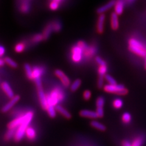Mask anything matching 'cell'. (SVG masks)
Wrapping results in <instances>:
<instances>
[{"label": "cell", "mask_w": 146, "mask_h": 146, "mask_svg": "<svg viewBox=\"0 0 146 146\" xmlns=\"http://www.w3.org/2000/svg\"><path fill=\"white\" fill-rule=\"evenodd\" d=\"M34 116V113L32 111H27L25 114V118L24 121L21 123V124L17 128L15 135L14 136L15 140L17 142H19L21 141L26 134V131L29 127L30 122H31Z\"/></svg>", "instance_id": "cell-1"}, {"label": "cell", "mask_w": 146, "mask_h": 146, "mask_svg": "<svg viewBox=\"0 0 146 146\" xmlns=\"http://www.w3.org/2000/svg\"><path fill=\"white\" fill-rule=\"evenodd\" d=\"M129 48L130 51L140 57H146V49L144 46L138 40L135 38L130 39L129 41Z\"/></svg>", "instance_id": "cell-2"}, {"label": "cell", "mask_w": 146, "mask_h": 146, "mask_svg": "<svg viewBox=\"0 0 146 146\" xmlns=\"http://www.w3.org/2000/svg\"><path fill=\"white\" fill-rule=\"evenodd\" d=\"M46 96L49 106H56L64 99V93L61 89L56 88L54 89L51 93Z\"/></svg>", "instance_id": "cell-3"}, {"label": "cell", "mask_w": 146, "mask_h": 146, "mask_svg": "<svg viewBox=\"0 0 146 146\" xmlns=\"http://www.w3.org/2000/svg\"><path fill=\"white\" fill-rule=\"evenodd\" d=\"M104 90L108 93H115L119 95H125L128 93V90L122 85L108 84L104 86Z\"/></svg>", "instance_id": "cell-4"}, {"label": "cell", "mask_w": 146, "mask_h": 146, "mask_svg": "<svg viewBox=\"0 0 146 146\" xmlns=\"http://www.w3.org/2000/svg\"><path fill=\"white\" fill-rule=\"evenodd\" d=\"M84 50L78 45L74 46L72 49V59L76 63L81 61L82 58V52Z\"/></svg>", "instance_id": "cell-5"}, {"label": "cell", "mask_w": 146, "mask_h": 146, "mask_svg": "<svg viewBox=\"0 0 146 146\" xmlns=\"http://www.w3.org/2000/svg\"><path fill=\"white\" fill-rule=\"evenodd\" d=\"M38 94L40 104L41 106H42V108L44 110H47L49 107L47 96L44 93V91L42 88L38 89Z\"/></svg>", "instance_id": "cell-6"}, {"label": "cell", "mask_w": 146, "mask_h": 146, "mask_svg": "<svg viewBox=\"0 0 146 146\" xmlns=\"http://www.w3.org/2000/svg\"><path fill=\"white\" fill-rule=\"evenodd\" d=\"M25 118V114L14 119L13 121L9 123L7 125L8 128L9 129H17V128L19 127L21 124V123L24 121Z\"/></svg>", "instance_id": "cell-7"}, {"label": "cell", "mask_w": 146, "mask_h": 146, "mask_svg": "<svg viewBox=\"0 0 146 146\" xmlns=\"http://www.w3.org/2000/svg\"><path fill=\"white\" fill-rule=\"evenodd\" d=\"M55 74H56V75L60 79L63 85L65 86V87H68V86H70V80L63 71H62L61 70H57L55 71Z\"/></svg>", "instance_id": "cell-8"}, {"label": "cell", "mask_w": 146, "mask_h": 146, "mask_svg": "<svg viewBox=\"0 0 146 146\" xmlns=\"http://www.w3.org/2000/svg\"><path fill=\"white\" fill-rule=\"evenodd\" d=\"M20 97L18 95L15 96L14 97L11 98V100L9 101L7 104H6L3 108L1 111L3 113H6L9 110H10V109L12 108V107L14 106V105L20 100Z\"/></svg>", "instance_id": "cell-9"}, {"label": "cell", "mask_w": 146, "mask_h": 146, "mask_svg": "<svg viewBox=\"0 0 146 146\" xmlns=\"http://www.w3.org/2000/svg\"><path fill=\"white\" fill-rule=\"evenodd\" d=\"M115 3H116L115 0H111L110 1H109L108 3L105 4L104 6L99 7L97 9V13H99V14H102V13H105L107 11H108L109 9L112 8L113 6H115Z\"/></svg>", "instance_id": "cell-10"}, {"label": "cell", "mask_w": 146, "mask_h": 146, "mask_svg": "<svg viewBox=\"0 0 146 146\" xmlns=\"http://www.w3.org/2000/svg\"><path fill=\"white\" fill-rule=\"evenodd\" d=\"M1 88L4 91L7 96L10 98H12L15 96L14 94H13V91L11 87V86L9 85V84L6 82H3L1 84Z\"/></svg>", "instance_id": "cell-11"}, {"label": "cell", "mask_w": 146, "mask_h": 146, "mask_svg": "<svg viewBox=\"0 0 146 146\" xmlns=\"http://www.w3.org/2000/svg\"><path fill=\"white\" fill-rule=\"evenodd\" d=\"M80 115L82 117L92 118V119L99 117L96 111H91V110H83L80 111Z\"/></svg>", "instance_id": "cell-12"}, {"label": "cell", "mask_w": 146, "mask_h": 146, "mask_svg": "<svg viewBox=\"0 0 146 146\" xmlns=\"http://www.w3.org/2000/svg\"><path fill=\"white\" fill-rule=\"evenodd\" d=\"M106 20V15L104 13L100 14L98 17V23H97V29L98 33L101 34L104 31V22Z\"/></svg>", "instance_id": "cell-13"}, {"label": "cell", "mask_w": 146, "mask_h": 146, "mask_svg": "<svg viewBox=\"0 0 146 146\" xmlns=\"http://www.w3.org/2000/svg\"><path fill=\"white\" fill-rule=\"evenodd\" d=\"M111 27L113 30H117L119 27V20H118V15L115 12L111 13Z\"/></svg>", "instance_id": "cell-14"}, {"label": "cell", "mask_w": 146, "mask_h": 146, "mask_svg": "<svg viewBox=\"0 0 146 146\" xmlns=\"http://www.w3.org/2000/svg\"><path fill=\"white\" fill-rule=\"evenodd\" d=\"M33 78L34 80L41 79V76L43 74L44 72V70L43 68L39 66H34L33 68Z\"/></svg>", "instance_id": "cell-15"}, {"label": "cell", "mask_w": 146, "mask_h": 146, "mask_svg": "<svg viewBox=\"0 0 146 146\" xmlns=\"http://www.w3.org/2000/svg\"><path fill=\"white\" fill-rule=\"evenodd\" d=\"M115 12L118 15H121L123 11H124V4L122 0H117L116 1L115 5Z\"/></svg>", "instance_id": "cell-16"}, {"label": "cell", "mask_w": 146, "mask_h": 146, "mask_svg": "<svg viewBox=\"0 0 146 146\" xmlns=\"http://www.w3.org/2000/svg\"><path fill=\"white\" fill-rule=\"evenodd\" d=\"M26 135L29 139L33 141L36 137V131L33 127H28L26 131Z\"/></svg>", "instance_id": "cell-17"}, {"label": "cell", "mask_w": 146, "mask_h": 146, "mask_svg": "<svg viewBox=\"0 0 146 146\" xmlns=\"http://www.w3.org/2000/svg\"><path fill=\"white\" fill-rule=\"evenodd\" d=\"M52 31H54V29L52 27V24L51 23H49L46 26L43 31V35L44 36V39H47L49 36L50 34H51V33H52Z\"/></svg>", "instance_id": "cell-18"}, {"label": "cell", "mask_w": 146, "mask_h": 146, "mask_svg": "<svg viewBox=\"0 0 146 146\" xmlns=\"http://www.w3.org/2000/svg\"><path fill=\"white\" fill-rule=\"evenodd\" d=\"M56 110L58 112L60 113L62 115H63L64 117H65L67 119H70L71 117V114L68 112L65 108H64L62 106H58L56 107Z\"/></svg>", "instance_id": "cell-19"}, {"label": "cell", "mask_w": 146, "mask_h": 146, "mask_svg": "<svg viewBox=\"0 0 146 146\" xmlns=\"http://www.w3.org/2000/svg\"><path fill=\"white\" fill-rule=\"evenodd\" d=\"M91 125L93 127L95 128V129H96L100 131H102L106 130V127L105 126L104 124H101V123H100L98 121H92L91 122Z\"/></svg>", "instance_id": "cell-20"}, {"label": "cell", "mask_w": 146, "mask_h": 146, "mask_svg": "<svg viewBox=\"0 0 146 146\" xmlns=\"http://www.w3.org/2000/svg\"><path fill=\"white\" fill-rule=\"evenodd\" d=\"M25 71L26 73V76L27 77H28V79L34 80L33 68H31V66L29 65V64H26L25 65Z\"/></svg>", "instance_id": "cell-21"}, {"label": "cell", "mask_w": 146, "mask_h": 146, "mask_svg": "<svg viewBox=\"0 0 146 146\" xmlns=\"http://www.w3.org/2000/svg\"><path fill=\"white\" fill-rule=\"evenodd\" d=\"M15 129H9V130L6 132L5 136H4V138H5L6 141L11 139L13 136H15L16 133Z\"/></svg>", "instance_id": "cell-22"}, {"label": "cell", "mask_w": 146, "mask_h": 146, "mask_svg": "<svg viewBox=\"0 0 146 146\" xmlns=\"http://www.w3.org/2000/svg\"><path fill=\"white\" fill-rule=\"evenodd\" d=\"M144 143V138L143 136H138L136 138L132 143L133 146H141Z\"/></svg>", "instance_id": "cell-23"}, {"label": "cell", "mask_w": 146, "mask_h": 146, "mask_svg": "<svg viewBox=\"0 0 146 146\" xmlns=\"http://www.w3.org/2000/svg\"><path fill=\"white\" fill-rule=\"evenodd\" d=\"M81 85V80L80 79H76L71 85V90L72 91H75L78 89Z\"/></svg>", "instance_id": "cell-24"}, {"label": "cell", "mask_w": 146, "mask_h": 146, "mask_svg": "<svg viewBox=\"0 0 146 146\" xmlns=\"http://www.w3.org/2000/svg\"><path fill=\"white\" fill-rule=\"evenodd\" d=\"M56 108H54V106H49L47 109V111H48V115H49V116L54 118L56 117Z\"/></svg>", "instance_id": "cell-25"}, {"label": "cell", "mask_w": 146, "mask_h": 146, "mask_svg": "<svg viewBox=\"0 0 146 146\" xmlns=\"http://www.w3.org/2000/svg\"><path fill=\"white\" fill-rule=\"evenodd\" d=\"M122 120L125 124H129L131 120V116L130 114L127 112L124 113L122 116Z\"/></svg>", "instance_id": "cell-26"}, {"label": "cell", "mask_w": 146, "mask_h": 146, "mask_svg": "<svg viewBox=\"0 0 146 146\" xmlns=\"http://www.w3.org/2000/svg\"><path fill=\"white\" fill-rule=\"evenodd\" d=\"M113 106L116 109H119L123 106V101L120 99H116L113 100Z\"/></svg>", "instance_id": "cell-27"}, {"label": "cell", "mask_w": 146, "mask_h": 146, "mask_svg": "<svg viewBox=\"0 0 146 146\" xmlns=\"http://www.w3.org/2000/svg\"><path fill=\"white\" fill-rule=\"evenodd\" d=\"M4 61L5 62L9 65L10 66L12 67V68H17V63L13 61L12 58H9V57H6L4 58Z\"/></svg>", "instance_id": "cell-28"}, {"label": "cell", "mask_w": 146, "mask_h": 146, "mask_svg": "<svg viewBox=\"0 0 146 146\" xmlns=\"http://www.w3.org/2000/svg\"><path fill=\"white\" fill-rule=\"evenodd\" d=\"M30 9V6L28 3H24L22 4V5L20 7V11L23 13H27L28 12Z\"/></svg>", "instance_id": "cell-29"}, {"label": "cell", "mask_w": 146, "mask_h": 146, "mask_svg": "<svg viewBox=\"0 0 146 146\" xmlns=\"http://www.w3.org/2000/svg\"><path fill=\"white\" fill-rule=\"evenodd\" d=\"M107 71V68L106 65H103V66H99V69H98V72L99 76H103L104 75H106V72Z\"/></svg>", "instance_id": "cell-30"}, {"label": "cell", "mask_w": 146, "mask_h": 146, "mask_svg": "<svg viewBox=\"0 0 146 146\" xmlns=\"http://www.w3.org/2000/svg\"><path fill=\"white\" fill-rule=\"evenodd\" d=\"M52 27H53V29L54 31L56 32H58L61 30L62 28V25L61 23L58 21H55L52 23Z\"/></svg>", "instance_id": "cell-31"}, {"label": "cell", "mask_w": 146, "mask_h": 146, "mask_svg": "<svg viewBox=\"0 0 146 146\" xmlns=\"http://www.w3.org/2000/svg\"><path fill=\"white\" fill-rule=\"evenodd\" d=\"M25 48V44L23 43H18L15 47V50L17 52H21L24 51Z\"/></svg>", "instance_id": "cell-32"}, {"label": "cell", "mask_w": 146, "mask_h": 146, "mask_svg": "<svg viewBox=\"0 0 146 146\" xmlns=\"http://www.w3.org/2000/svg\"><path fill=\"white\" fill-rule=\"evenodd\" d=\"M44 39V36L43 34H36L33 36V42L34 43H38L41 42V41L43 40Z\"/></svg>", "instance_id": "cell-33"}, {"label": "cell", "mask_w": 146, "mask_h": 146, "mask_svg": "<svg viewBox=\"0 0 146 146\" xmlns=\"http://www.w3.org/2000/svg\"><path fill=\"white\" fill-rule=\"evenodd\" d=\"M105 78H106V80L108 82L109 84H111V85H115V84H116V80L114 79L113 77H112L111 76H110L108 74L105 75Z\"/></svg>", "instance_id": "cell-34"}, {"label": "cell", "mask_w": 146, "mask_h": 146, "mask_svg": "<svg viewBox=\"0 0 146 146\" xmlns=\"http://www.w3.org/2000/svg\"><path fill=\"white\" fill-rule=\"evenodd\" d=\"M59 4H60L56 2V1H52L49 4V8L52 11H56L59 7Z\"/></svg>", "instance_id": "cell-35"}, {"label": "cell", "mask_w": 146, "mask_h": 146, "mask_svg": "<svg viewBox=\"0 0 146 146\" xmlns=\"http://www.w3.org/2000/svg\"><path fill=\"white\" fill-rule=\"evenodd\" d=\"M105 103V100L103 97H99L96 100L97 107H103Z\"/></svg>", "instance_id": "cell-36"}, {"label": "cell", "mask_w": 146, "mask_h": 146, "mask_svg": "<svg viewBox=\"0 0 146 146\" xmlns=\"http://www.w3.org/2000/svg\"><path fill=\"white\" fill-rule=\"evenodd\" d=\"M96 113L99 117H102L104 116V109L103 107H97Z\"/></svg>", "instance_id": "cell-37"}, {"label": "cell", "mask_w": 146, "mask_h": 146, "mask_svg": "<svg viewBox=\"0 0 146 146\" xmlns=\"http://www.w3.org/2000/svg\"><path fill=\"white\" fill-rule=\"evenodd\" d=\"M104 84V77L99 76L98 80V86L99 88H102Z\"/></svg>", "instance_id": "cell-38"}, {"label": "cell", "mask_w": 146, "mask_h": 146, "mask_svg": "<svg viewBox=\"0 0 146 146\" xmlns=\"http://www.w3.org/2000/svg\"><path fill=\"white\" fill-rule=\"evenodd\" d=\"M96 62L99 66H103V65H106V63L102 59L99 57H96Z\"/></svg>", "instance_id": "cell-39"}, {"label": "cell", "mask_w": 146, "mask_h": 146, "mask_svg": "<svg viewBox=\"0 0 146 146\" xmlns=\"http://www.w3.org/2000/svg\"><path fill=\"white\" fill-rule=\"evenodd\" d=\"M91 91L89 90H86L84 91V98L85 100H89L91 98Z\"/></svg>", "instance_id": "cell-40"}, {"label": "cell", "mask_w": 146, "mask_h": 146, "mask_svg": "<svg viewBox=\"0 0 146 146\" xmlns=\"http://www.w3.org/2000/svg\"><path fill=\"white\" fill-rule=\"evenodd\" d=\"M122 145V146H133L132 145V144H131L129 141H127V140H124L123 141Z\"/></svg>", "instance_id": "cell-41"}, {"label": "cell", "mask_w": 146, "mask_h": 146, "mask_svg": "<svg viewBox=\"0 0 146 146\" xmlns=\"http://www.w3.org/2000/svg\"><path fill=\"white\" fill-rule=\"evenodd\" d=\"M4 52H5V49H4V48L1 46L0 47V56H3Z\"/></svg>", "instance_id": "cell-42"}, {"label": "cell", "mask_w": 146, "mask_h": 146, "mask_svg": "<svg viewBox=\"0 0 146 146\" xmlns=\"http://www.w3.org/2000/svg\"><path fill=\"white\" fill-rule=\"evenodd\" d=\"M4 63H5V61H4V60H3V58L0 59V65H1V66H3L4 65Z\"/></svg>", "instance_id": "cell-43"}, {"label": "cell", "mask_w": 146, "mask_h": 146, "mask_svg": "<svg viewBox=\"0 0 146 146\" xmlns=\"http://www.w3.org/2000/svg\"><path fill=\"white\" fill-rule=\"evenodd\" d=\"M52 1H56V2H57V3H58L60 4V3L62 1V0H52Z\"/></svg>", "instance_id": "cell-44"}, {"label": "cell", "mask_w": 146, "mask_h": 146, "mask_svg": "<svg viewBox=\"0 0 146 146\" xmlns=\"http://www.w3.org/2000/svg\"><path fill=\"white\" fill-rule=\"evenodd\" d=\"M134 1V0H127V2L129 3H132Z\"/></svg>", "instance_id": "cell-45"}, {"label": "cell", "mask_w": 146, "mask_h": 146, "mask_svg": "<svg viewBox=\"0 0 146 146\" xmlns=\"http://www.w3.org/2000/svg\"><path fill=\"white\" fill-rule=\"evenodd\" d=\"M145 70H146V57H145Z\"/></svg>", "instance_id": "cell-46"}]
</instances>
